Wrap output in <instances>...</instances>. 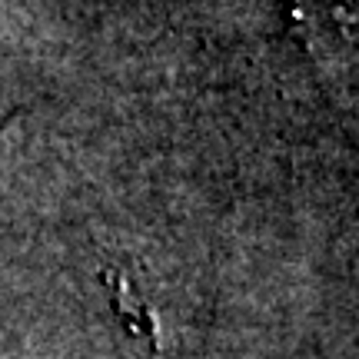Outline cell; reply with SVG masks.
<instances>
[{"instance_id":"obj_1","label":"cell","mask_w":359,"mask_h":359,"mask_svg":"<svg viewBox=\"0 0 359 359\" xmlns=\"http://www.w3.org/2000/svg\"><path fill=\"white\" fill-rule=\"evenodd\" d=\"M286 17L313 60L339 64L359 53V0H286Z\"/></svg>"}]
</instances>
